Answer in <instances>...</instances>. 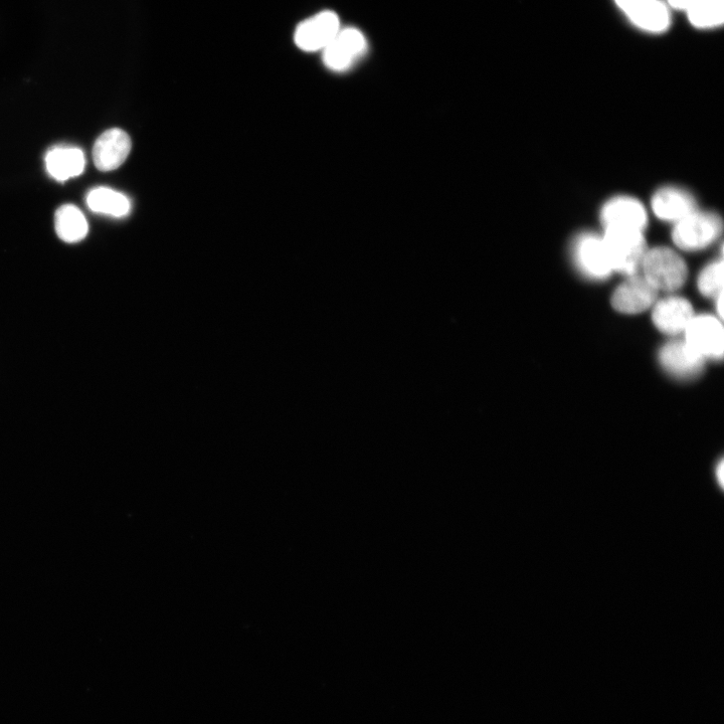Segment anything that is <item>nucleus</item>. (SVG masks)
Returning a JSON list of instances; mask_svg holds the SVG:
<instances>
[{"instance_id": "1a4fd4ad", "label": "nucleus", "mask_w": 724, "mask_h": 724, "mask_svg": "<svg viewBox=\"0 0 724 724\" xmlns=\"http://www.w3.org/2000/svg\"><path fill=\"white\" fill-rule=\"evenodd\" d=\"M662 366L670 374L690 379L700 374L704 358L697 354L686 342H671L660 353Z\"/></svg>"}, {"instance_id": "39448f33", "label": "nucleus", "mask_w": 724, "mask_h": 724, "mask_svg": "<svg viewBox=\"0 0 724 724\" xmlns=\"http://www.w3.org/2000/svg\"><path fill=\"white\" fill-rule=\"evenodd\" d=\"M340 30L338 16L325 11L301 23L295 31L294 41L302 51H323Z\"/></svg>"}, {"instance_id": "9d476101", "label": "nucleus", "mask_w": 724, "mask_h": 724, "mask_svg": "<svg viewBox=\"0 0 724 724\" xmlns=\"http://www.w3.org/2000/svg\"><path fill=\"white\" fill-rule=\"evenodd\" d=\"M578 265L588 276L604 279L611 274L610 265L603 239L594 235H584L575 245Z\"/></svg>"}, {"instance_id": "412c9836", "label": "nucleus", "mask_w": 724, "mask_h": 724, "mask_svg": "<svg viewBox=\"0 0 724 724\" xmlns=\"http://www.w3.org/2000/svg\"><path fill=\"white\" fill-rule=\"evenodd\" d=\"M695 2V0H668L669 5L676 9L687 11V9Z\"/></svg>"}, {"instance_id": "20e7f679", "label": "nucleus", "mask_w": 724, "mask_h": 724, "mask_svg": "<svg viewBox=\"0 0 724 724\" xmlns=\"http://www.w3.org/2000/svg\"><path fill=\"white\" fill-rule=\"evenodd\" d=\"M368 50L367 40L361 32L348 28L340 30L323 50V61L332 71L343 72L352 67Z\"/></svg>"}, {"instance_id": "6ab92c4d", "label": "nucleus", "mask_w": 724, "mask_h": 724, "mask_svg": "<svg viewBox=\"0 0 724 724\" xmlns=\"http://www.w3.org/2000/svg\"><path fill=\"white\" fill-rule=\"evenodd\" d=\"M700 292L707 297H717L723 288V263L715 262L708 265L698 279Z\"/></svg>"}, {"instance_id": "f8f14e48", "label": "nucleus", "mask_w": 724, "mask_h": 724, "mask_svg": "<svg viewBox=\"0 0 724 724\" xmlns=\"http://www.w3.org/2000/svg\"><path fill=\"white\" fill-rule=\"evenodd\" d=\"M602 219L606 228H625L642 231L647 215L644 207L631 198H617L603 209Z\"/></svg>"}, {"instance_id": "f3484780", "label": "nucleus", "mask_w": 724, "mask_h": 724, "mask_svg": "<svg viewBox=\"0 0 724 724\" xmlns=\"http://www.w3.org/2000/svg\"><path fill=\"white\" fill-rule=\"evenodd\" d=\"M628 18L637 27L653 33L664 32L670 24L669 12L660 0H647L630 13Z\"/></svg>"}, {"instance_id": "f257e3e1", "label": "nucleus", "mask_w": 724, "mask_h": 724, "mask_svg": "<svg viewBox=\"0 0 724 724\" xmlns=\"http://www.w3.org/2000/svg\"><path fill=\"white\" fill-rule=\"evenodd\" d=\"M613 271L634 275L647 253L642 231L625 228H606L603 239Z\"/></svg>"}, {"instance_id": "a211bd4d", "label": "nucleus", "mask_w": 724, "mask_h": 724, "mask_svg": "<svg viewBox=\"0 0 724 724\" xmlns=\"http://www.w3.org/2000/svg\"><path fill=\"white\" fill-rule=\"evenodd\" d=\"M686 12L696 28L718 27L724 21V0H695Z\"/></svg>"}, {"instance_id": "5701e85b", "label": "nucleus", "mask_w": 724, "mask_h": 724, "mask_svg": "<svg viewBox=\"0 0 724 724\" xmlns=\"http://www.w3.org/2000/svg\"><path fill=\"white\" fill-rule=\"evenodd\" d=\"M717 298L718 299H717V303H716V306H717L716 308H717L719 315L722 316L723 315V294L720 293L717 296Z\"/></svg>"}, {"instance_id": "4468645a", "label": "nucleus", "mask_w": 724, "mask_h": 724, "mask_svg": "<svg viewBox=\"0 0 724 724\" xmlns=\"http://www.w3.org/2000/svg\"><path fill=\"white\" fill-rule=\"evenodd\" d=\"M47 170L59 181L81 175L85 169V155L79 148L58 147L50 150L45 158Z\"/></svg>"}, {"instance_id": "423d86ee", "label": "nucleus", "mask_w": 724, "mask_h": 724, "mask_svg": "<svg viewBox=\"0 0 724 724\" xmlns=\"http://www.w3.org/2000/svg\"><path fill=\"white\" fill-rule=\"evenodd\" d=\"M686 331V343L697 354L704 357H721L724 348L723 328L711 316L694 318Z\"/></svg>"}, {"instance_id": "ddd939ff", "label": "nucleus", "mask_w": 724, "mask_h": 724, "mask_svg": "<svg viewBox=\"0 0 724 724\" xmlns=\"http://www.w3.org/2000/svg\"><path fill=\"white\" fill-rule=\"evenodd\" d=\"M652 208L659 219L677 223L695 212V202L682 190L665 188L653 197Z\"/></svg>"}, {"instance_id": "6e6552de", "label": "nucleus", "mask_w": 724, "mask_h": 724, "mask_svg": "<svg viewBox=\"0 0 724 724\" xmlns=\"http://www.w3.org/2000/svg\"><path fill=\"white\" fill-rule=\"evenodd\" d=\"M657 295L658 290L644 277L633 276L616 290L612 303L620 312L636 314L648 309Z\"/></svg>"}, {"instance_id": "0eeeda50", "label": "nucleus", "mask_w": 724, "mask_h": 724, "mask_svg": "<svg viewBox=\"0 0 724 724\" xmlns=\"http://www.w3.org/2000/svg\"><path fill=\"white\" fill-rule=\"evenodd\" d=\"M131 151L129 135L118 128L104 132L93 148L95 166L101 171H111L120 167Z\"/></svg>"}, {"instance_id": "4be33fe9", "label": "nucleus", "mask_w": 724, "mask_h": 724, "mask_svg": "<svg viewBox=\"0 0 724 724\" xmlns=\"http://www.w3.org/2000/svg\"><path fill=\"white\" fill-rule=\"evenodd\" d=\"M723 469H724L723 460H721L717 464L716 469H715V480H716V483L719 486L720 490H723Z\"/></svg>"}, {"instance_id": "2eb2a0df", "label": "nucleus", "mask_w": 724, "mask_h": 724, "mask_svg": "<svg viewBox=\"0 0 724 724\" xmlns=\"http://www.w3.org/2000/svg\"><path fill=\"white\" fill-rule=\"evenodd\" d=\"M56 231L62 241L77 243L86 238L89 226L84 214L77 207L65 205L56 213Z\"/></svg>"}, {"instance_id": "aec40b11", "label": "nucleus", "mask_w": 724, "mask_h": 724, "mask_svg": "<svg viewBox=\"0 0 724 724\" xmlns=\"http://www.w3.org/2000/svg\"><path fill=\"white\" fill-rule=\"evenodd\" d=\"M646 2L647 0H616L619 8L627 16Z\"/></svg>"}, {"instance_id": "dca6fc26", "label": "nucleus", "mask_w": 724, "mask_h": 724, "mask_svg": "<svg viewBox=\"0 0 724 724\" xmlns=\"http://www.w3.org/2000/svg\"><path fill=\"white\" fill-rule=\"evenodd\" d=\"M87 205L94 213L116 218L127 216L131 210V204L127 197L108 188H98L91 191L87 196Z\"/></svg>"}, {"instance_id": "9b49d317", "label": "nucleus", "mask_w": 724, "mask_h": 724, "mask_svg": "<svg viewBox=\"0 0 724 724\" xmlns=\"http://www.w3.org/2000/svg\"><path fill=\"white\" fill-rule=\"evenodd\" d=\"M693 319L694 311L691 304L679 297L660 301L653 311L655 325L668 334L685 331Z\"/></svg>"}, {"instance_id": "7ed1b4c3", "label": "nucleus", "mask_w": 724, "mask_h": 724, "mask_svg": "<svg viewBox=\"0 0 724 724\" xmlns=\"http://www.w3.org/2000/svg\"><path fill=\"white\" fill-rule=\"evenodd\" d=\"M721 233L722 222L718 216L695 211L677 222L672 237L679 248L695 251L713 243Z\"/></svg>"}, {"instance_id": "f03ea898", "label": "nucleus", "mask_w": 724, "mask_h": 724, "mask_svg": "<svg viewBox=\"0 0 724 724\" xmlns=\"http://www.w3.org/2000/svg\"><path fill=\"white\" fill-rule=\"evenodd\" d=\"M642 268L644 278L657 290L673 291L687 278V267L681 257L668 248L647 251Z\"/></svg>"}]
</instances>
